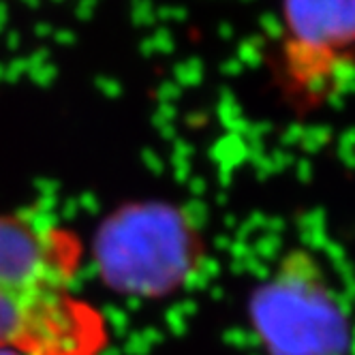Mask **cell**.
<instances>
[{"mask_svg":"<svg viewBox=\"0 0 355 355\" xmlns=\"http://www.w3.org/2000/svg\"><path fill=\"white\" fill-rule=\"evenodd\" d=\"M80 263L73 232L0 212V353H103L107 323L75 291Z\"/></svg>","mask_w":355,"mask_h":355,"instance_id":"obj_1","label":"cell"},{"mask_svg":"<svg viewBox=\"0 0 355 355\" xmlns=\"http://www.w3.org/2000/svg\"><path fill=\"white\" fill-rule=\"evenodd\" d=\"M355 67V0H283L276 69L289 94H332Z\"/></svg>","mask_w":355,"mask_h":355,"instance_id":"obj_2","label":"cell"},{"mask_svg":"<svg viewBox=\"0 0 355 355\" xmlns=\"http://www.w3.org/2000/svg\"><path fill=\"white\" fill-rule=\"evenodd\" d=\"M0 355H13V353H0Z\"/></svg>","mask_w":355,"mask_h":355,"instance_id":"obj_3","label":"cell"}]
</instances>
